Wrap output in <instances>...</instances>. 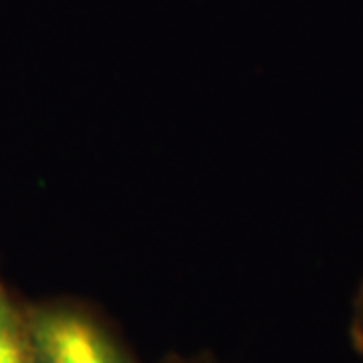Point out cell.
Here are the masks:
<instances>
[{
  "mask_svg": "<svg viewBox=\"0 0 363 363\" xmlns=\"http://www.w3.org/2000/svg\"><path fill=\"white\" fill-rule=\"evenodd\" d=\"M351 335L357 351L363 355V285L355 298V309H353V327H351Z\"/></svg>",
  "mask_w": 363,
  "mask_h": 363,
  "instance_id": "3957f363",
  "label": "cell"
},
{
  "mask_svg": "<svg viewBox=\"0 0 363 363\" xmlns=\"http://www.w3.org/2000/svg\"><path fill=\"white\" fill-rule=\"evenodd\" d=\"M35 363H135L95 315L73 305L40 307L26 315Z\"/></svg>",
  "mask_w": 363,
  "mask_h": 363,
  "instance_id": "6da1fadb",
  "label": "cell"
},
{
  "mask_svg": "<svg viewBox=\"0 0 363 363\" xmlns=\"http://www.w3.org/2000/svg\"><path fill=\"white\" fill-rule=\"evenodd\" d=\"M0 363H35L26 315L0 289Z\"/></svg>",
  "mask_w": 363,
  "mask_h": 363,
  "instance_id": "7a4b0ae2",
  "label": "cell"
}]
</instances>
